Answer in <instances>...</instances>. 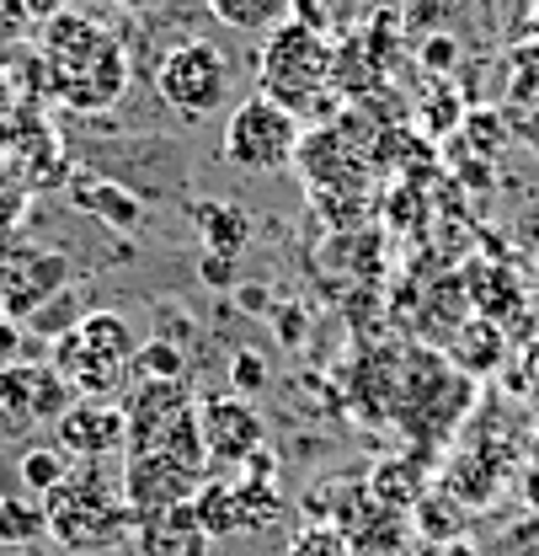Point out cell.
Listing matches in <instances>:
<instances>
[{
    "label": "cell",
    "mask_w": 539,
    "mask_h": 556,
    "mask_svg": "<svg viewBox=\"0 0 539 556\" xmlns=\"http://www.w3.org/2000/svg\"><path fill=\"white\" fill-rule=\"evenodd\" d=\"M38 70H43V91L54 102H65L69 113H113L129 97V49L113 27L65 11L54 22H43L38 33Z\"/></svg>",
    "instance_id": "obj_1"
},
{
    "label": "cell",
    "mask_w": 539,
    "mask_h": 556,
    "mask_svg": "<svg viewBox=\"0 0 539 556\" xmlns=\"http://www.w3.org/2000/svg\"><path fill=\"white\" fill-rule=\"evenodd\" d=\"M43 519H49V535L75 556L107 552L124 535H134V514L124 503V486L97 460H75L69 466L65 482L43 497Z\"/></svg>",
    "instance_id": "obj_2"
},
{
    "label": "cell",
    "mask_w": 539,
    "mask_h": 556,
    "mask_svg": "<svg viewBox=\"0 0 539 556\" xmlns=\"http://www.w3.org/2000/svg\"><path fill=\"white\" fill-rule=\"evenodd\" d=\"M134 353L139 338L118 311H86L69 332L54 338L49 364L75 391V402H113L134 375Z\"/></svg>",
    "instance_id": "obj_3"
},
{
    "label": "cell",
    "mask_w": 539,
    "mask_h": 556,
    "mask_svg": "<svg viewBox=\"0 0 539 556\" xmlns=\"http://www.w3.org/2000/svg\"><path fill=\"white\" fill-rule=\"evenodd\" d=\"M257 91L288 108L294 118L316 113L332 91V43L321 27H305V22H278L262 49H257Z\"/></svg>",
    "instance_id": "obj_4"
},
{
    "label": "cell",
    "mask_w": 539,
    "mask_h": 556,
    "mask_svg": "<svg viewBox=\"0 0 539 556\" xmlns=\"http://www.w3.org/2000/svg\"><path fill=\"white\" fill-rule=\"evenodd\" d=\"M299 144H305L299 118L257 91V97L230 108L224 135H219V155L235 172H246V177H278V172H288L299 161Z\"/></svg>",
    "instance_id": "obj_5"
},
{
    "label": "cell",
    "mask_w": 539,
    "mask_h": 556,
    "mask_svg": "<svg viewBox=\"0 0 539 556\" xmlns=\"http://www.w3.org/2000/svg\"><path fill=\"white\" fill-rule=\"evenodd\" d=\"M124 417H129V450L124 455L161 450V455H182L193 466H208L198 439V396L182 380H139L134 396L124 402Z\"/></svg>",
    "instance_id": "obj_6"
},
{
    "label": "cell",
    "mask_w": 539,
    "mask_h": 556,
    "mask_svg": "<svg viewBox=\"0 0 539 556\" xmlns=\"http://www.w3.org/2000/svg\"><path fill=\"white\" fill-rule=\"evenodd\" d=\"M155 91H161V102H166L177 118H188V124L214 118V113L224 108V97H230V60H224V49L208 43V38L171 43V49L161 54V65H155Z\"/></svg>",
    "instance_id": "obj_7"
},
{
    "label": "cell",
    "mask_w": 539,
    "mask_h": 556,
    "mask_svg": "<svg viewBox=\"0 0 539 556\" xmlns=\"http://www.w3.org/2000/svg\"><path fill=\"white\" fill-rule=\"evenodd\" d=\"M69 257L49 241H33V236H0V316L5 321H33L49 300H60L69 289Z\"/></svg>",
    "instance_id": "obj_8"
},
{
    "label": "cell",
    "mask_w": 539,
    "mask_h": 556,
    "mask_svg": "<svg viewBox=\"0 0 539 556\" xmlns=\"http://www.w3.org/2000/svg\"><path fill=\"white\" fill-rule=\"evenodd\" d=\"M75 391L60 380L54 364L22 358L0 369V433L5 439H33L38 428H54L69 413Z\"/></svg>",
    "instance_id": "obj_9"
},
{
    "label": "cell",
    "mask_w": 539,
    "mask_h": 556,
    "mask_svg": "<svg viewBox=\"0 0 539 556\" xmlns=\"http://www.w3.org/2000/svg\"><path fill=\"white\" fill-rule=\"evenodd\" d=\"M203 466L182 460V455H161V450H144V455H124V471H118V486H124V503L129 514L144 519V514H161V508H177V503H193V492L203 486Z\"/></svg>",
    "instance_id": "obj_10"
},
{
    "label": "cell",
    "mask_w": 539,
    "mask_h": 556,
    "mask_svg": "<svg viewBox=\"0 0 539 556\" xmlns=\"http://www.w3.org/2000/svg\"><path fill=\"white\" fill-rule=\"evenodd\" d=\"M198 439L208 466H246L268 444V422L246 396H203L198 402Z\"/></svg>",
    "instance_id": "obj_11"
},
{
    "label": "cell",
    "mask_w": 539,
    "mask_h": 556,
    "mask_svg": "<svg viewBox=\"0 0 539 556\" xmlns=\"http://www.w3.org/2000/svg\"><path fill=\"white\" fill-rule=\"evenodd\" d=\"M54 444L69 460L107 466L113 455L129 450V417L118 402H69V413L54 422Z\"/></svg>",
    "instance_id": "obj_12"
},
{
    "label": "cell",
    "mask_w": 539,
    "mask_h": 556,
    "mask_svg": "<svg viewBox=\"0 0 539 556\" xmlns=\"http://www.w3.org/2000/svg\"><path fill=\"white\" fill-rule=\"evenodd\" d=\"M134 546L139 556H208V530L198 525L193 503H177V508H161V514H144L134 519Z\"/></svg>",
    "instance_id": "obj_13"
},
{
    "label": "cell",
    "mask_w": 539,
    "mask_h": 556,
    "mask_svg": "<svg viewBox=\"0 0 539 556\" xmlns=\"http://www.w3.org/2000/svg\"><path fill=\"white\" fill-rule=\"evenodd\" d=\"M49 535V519H43V503L27 497V492H0V546L11 552H27Z\"/></svg>",
    "instance_id": "obj_14"
},
{
    "label": "cell",
    "mask_w": 539,
    "mask_h": 556,
    "mask_svg": "<svg viewBox=\"0 0 539 556\" xmlns=\"http://www.w3.org/2000/svg\"><path fill=\"white\" fill-rule=\"evenodd\" d=\"M69 466H75V460H69L60 444H27V450H22V460H16V482H22L27 497H38V503H43V497L69 477Z\"/></svg>",
    "instance_id": "obj_15"
},
{
    "label": "cell",
    "mask_w": 539,
    "mask_h": 556,
    "mask_svg": "<svg viewBox=\"0 0 539 556\" xmlns=\"http://www.w3.org/2000/svg\"><path fill=\"white\" fill-rule=\"evenodd\" d=\"M203 5L230 33H262V38H268L278 22H288V11H294V0H203Z\"/></svg>",
    "instance_id": "obj_16"
},
{
    "label": "cell",
    "mask_w": 539,
    "mask_h": 556,
    "mask_svg": "<svg viewBox=\"0 0 539 556\" xmlns=\"http://www.w3.org/2000/svg\"><path fill=\"white\" fill-rule=\"evenodd\" d=\"M508 102L518 113L539 108V33H524L508 49Z\"/></svg>",
    "instance_id": "obj_17"
},
{
    "label": "cell",
    "mask_w": 539,
    "mask_h": 556,
    "mask_svg": "<svg viewBox=\"0 0 539 556\" xmlns=\"http://www.w3.org/2000/svg\"><path fill=\"white\" fill-rule=\"evenodd\" d=\"M69 193H75V204H86V214H97V219H107V225H118V230L139 225V204L124 188L102 182V177H86V182H75Z\"/></svg>",
    "instance_id": "obj_18"
},
{
    "label": "cell",
    "mask_w": 539,
    "mask_h": 556,
    "mask_svg": "<svg viewBox=\"0 0 539 556\" xmlns=\"http://www.w3.org/2000/svg\"><path fill=\"white\" fill-rule=\"evenodd\" d=\"M198 230H203V252H224V257H235L241 247H246V236H252V225H246V214L235 204H203L198 208Z\"/></svg>",
    "instance_id": "obj_19"
},
{
    "label": "cell",
    "mask_w": 539,
    "mask_h": 556,
    "mask_svg": "<svg viewBox=\"0 0 539 556\" xmlns=\"http://www.w3.org/2000/svg\"><path fill=\"white\" fill-rule=\"evenodd\" d=\"M134 375L139 380H182V375H188V358H182L177 343L150 338V343H139V353H134Z\"/></svg>",
    "instance_id": "obj_20"
},
{
    "label": "cell",
    "mask_w": 539,
    "mask_h": 556,
    "mask_svg": "<svg viewBox=\"0 0 539 556\" xmlns=\"http://www.w3.org/2000/svg\"><path fill=\"white\" fill-rule=\"evenodd\" d=\"M27 204H33V182L0 155V236H11V230L22 225Z\"/></svg>",
    "instance_id": "obj_21"
},
{
    "label": "cell",
    "mask_w": 539,
    "mask_h": 556,
    "mask_svg": "<svg viewBox=\"0 0 539 556\" xmlns=\"http://www.w3.org/2000/svg\"><path fill=\"white\" fill-rule=\"evenodd\" d=\"M283 556H352V541L332 530V525H305L294 541H288V552Z\"/></svg>",
    "instance_id": "obj_22"
},
{
    "label": "cell",
    "mask_w": 539,
    "mask_h": 556,
    "mask_svg": "<svg viewBox=\"0 0 539 556\" xmlns=\"http://www.w3.org/2000/svg\"><path fill=\"white\" fill-rule=\"evenodd\" d=\"M230 380H235V396H252V391H262V380H268V364H262L257 353H235V364H230Z\"/></svg>",
    "instance_id": "obj_23"
},
{
    "label": "cell",
    "mask_w": 539,
    "mask_h": 556,
    "mask_svg": "<svg viewBox=\"0 0 539 556\" xmlns=\"http://www.w3.org/2000/svg\"><path fill=\"white\" fill-rule=\"evenodd\" d=\"M198 278L208 283V289H230V283H235V257H224V252H203Z\"/></svg>",
    "instance_id": "obj_24"
},
{
    "label": "cell",
    "mask_w": 539,
    "mask_h": 556,
    "mask_svg": "<svg viewBox=\"0 0 539 556\" xmlns=\"http://www.w3.org/2000/svg\"><path fill=\"white\" fill-rule=\"evenodd\" d=\"M16 11H22L27 22H38V27H43V22L65 16V11H69V0H16Z\"/></svg>",
    "instance_id": "obj_25"
},
{
    "label": "cell",
    "mask_w": 539,
    "mask_h": 556,
    "mask_svg": "<svg viewBox=\"0 0 539 556\" xmlns=\"http://www.w3.org/2000/svg\"><path fill=\"white\" fill-rule=\"evenodd\" d=\"M5 364H22V321H5L0 316V369Z\"/></svg>",
    "instance_id": "obj_26"
},
{
    "label": "cell",
    "mask_w": 539,
    "mask_h": 556,
    "mask_svg": "<svg viewBox=\"0 0 539 556\" xmlns=\"http://www.w3.org/2000/svg\"><path fill=\"white\" fill-rule=\"evenodd\" d=\"M422 60H427V65H454V38H433V43H427V49H422Z\"/></svg>",
    "instance_id": "obj_27"
},
{
    "label": "cell",
    "mask_w": 539,
    "mask_h": 556,
    "mask_svg": "<svg viewBox=\"0 0 539 556\" xmlns=\"http://www.w3.org/2000/svg\"><path fill=\"white\" fill-rule=\"evenodd\" d=\"M524 380H529V386L539 391V338L524 348Z\"/></svg>",
    "instance_id": "obj_28"
},
{
    "label": "cell",
    "mask_w": 539,
    "mask_h": 556,
    "mask_svg": "<svg viewBox=\"0 0 539 556\" xmlns=\"http://www.w3.org/2000/svg\"><path fill=\"white\" fill-rule=\"evenodd\" d=\"M518 135L529 139V144H535V155H539V108H529V113L518 118Z\"/></svg>",
    "instance_id": "obj_29"
},
{
    "label": "cell",
    "mask_w": 539,
    "mask_h": 556,
    "mask_svg": "<svg viewBox=\"0 0 539 556\" xmlns=\"http://www.w3.org/2000/svg\"><path fill=\"white\" fill-rule=\"evenodd\" d=\"M5 118H11V80L0 75V124H5Z\"/></svg>",
    "instance_id": "obj_30"
},
{
    "label": "cell",
    "mask_w": 539,
    "mask_h": 556,
    "mask_svg": "<svg viewBox=\"0 0 539 556\" xmlns=\"http://www.w3.org/2000/svg\"><path fill=\"white\" fill-rule=\"evenodd\" d=\"M529 33H539V0H529Z\"/></svg>",
    "instance_id": "obj_31"
},
{
    "label": "cell",
    "mask_w": 539,
    "mask_h": 556,
    "mask_svg": "<svg viewBox=\"0 0 539 556\" xmlns=\"http://www.w3.org/2000/svg\"><path fill=\"white\" fill-rule=\"evenodd\" d=\"M113 5H124V11H144L150 0H113Z\"/></svg>",
    "instance_id": "obj_32"
},
{
    "label": "cell",
    "mask_w": 539,
    "mask_h": 556,
    "mask_svg": "<svg viewBox=\"0 0 539 556\" xmlns=\"http://www.w3.org/2000/svg\"><path fill=\"white\" fill-rule=\"evenodd\" d=\"M0 444H5V433H0Z\"/></svg>",
    "instance_id": "obj_33"
}]
</instances>
